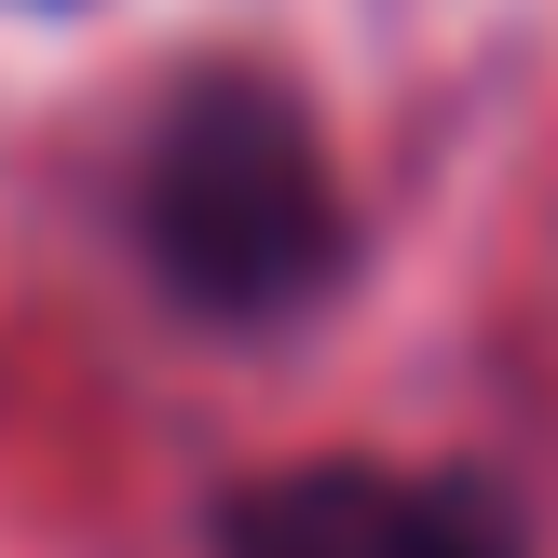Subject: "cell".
<instances>
[{"label": "cell", "mask_w": 558, "mask_h": 558, "mask_svg": "<svg viewBox=\"0 0 558 558\" xmlns=\"http://www.w3.org/2000/svg\"><path fill=\"white\" fill-rule=\"evenodd\" d=\"M245 558H518L477 490L423 477H287L245 518Z\"/></svg>", "instance_id": "7a4b0ae2"}, {"label": "cell", "mask_w": 558, "mask_h": 558, "mask_svg": "<svg viewBox=\"0 0 558 558\" xmlns=\"http://www.w3.org/2000/svg\"><path fill=\"white\" fill-rule=\"evenodd\" d=\"M150 259L191 314H300V300L341 272V191H327V150L272 82H191L150 136Z\"/></svg>", "instance_id": "6da1fadb"}]
</instances>
